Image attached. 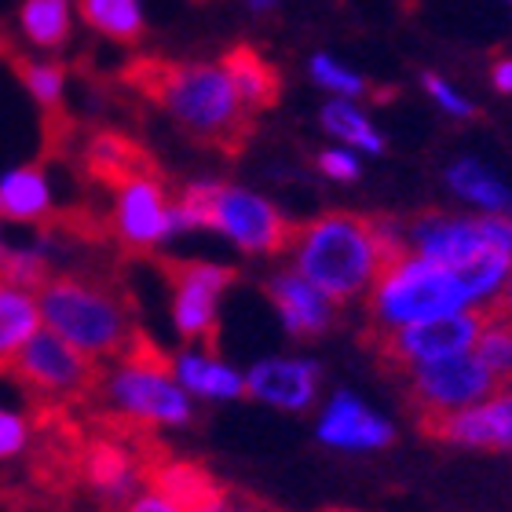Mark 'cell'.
Segmentation results:
<instances>
[{"label":"cell","mask_w":512,"mask_h":512,"mask_svg":"<svg viewBox=\"0 0 512 512\" xmlns=\"http://www.w3.org/2000/svg\"><path fill=\"white\" fill-rule=\"evenodd\" d=\"M77 8L92 30L118 44H139L147 33L139 0H77Z\"/></svg>","instance_id":"cell-25"},{"label":"cell","mask_w":512,"mask_h":512,"mask_svg":"<svg viewBox=\"0 0 512 512\" xmlns=\"http://www.w3.org/2000/svg\"><path fill=\"white\" fill-rule=\"evenodd\" d=\"M147 487L172 498V502L183 505L187 512H213L216 502H220V494H224V487L209 476V469H202L198 461H180V458L147 461Z\"/></svg>","instance_id":"cell-19"},{"label":"cell","mask_w":512,"mask_h":512,"mask_svg":"<svg viewBox=\"0 0 512 512\" xmlns=\"http://www.w3.org/2000/svg\"><path fill=\"white\" fill-rule=\"evenodd\" d=\"M165 282L172 289V322L183 341H216L220 297L238 278L235 267L205 264V260H165Z\"/></svg>","instance_id":"cell-9"},{"label":"cell","mask_w":512,"mask_h":512,"mask_svg":"<svg viewBox=\"0 0 512 512\" xmlns=\"http://www.w3.org/2000/svg\"><path fill=\"white\" fill-rule=\"evenodd\" d=\"M33 428L22 414H11V410H0V461L15 458L30 447Z\"/></svg>","instance_id":"cell-32"},{"label":"cell","mask_w":512,"mask_h":512,"mask_svg":"<svg viewBox=\"0 0 512 512\" xmlns=\"http://www.w3.org/2000/svg\"><path fill=\"white\" fill-rule=\"evenodd\" d=\"M41 326V308L37 297L26 289H15L0 282V374L8 370L11 355L30 341V333Z\"/></svg>","instance_id":"cell-23"},{"label":"cell","mask_w":512,"mask_h":512,"mask_svg":"<svg viewBox=\"0 0 512 512\" xmlns=\"http://www.w3.org/2000/svg\"><path fill=\"white\" fill-rule=\"evenodd\" d=\"M213 512H278V509L275 505L260 502V498H253V494H246V491H227L224 487V494H220V502H216Z\"/></svg>","instance_id":"cell-36"},{"label":"cell","mask_w":512,"mask_h":512,"mask_svg":"<svg viewBox=\"0 0 512 512\" xmlns=\"http://www.w3.org/2000/svg\"><path fill=\"white\" fill-rule=\"evenodd\" d=\"M322 125L330 128L337 139H344V147L366 150V154H381L384 150V139L377 136V128L348 103H330L322 110Z\"/></svg>","instance_id":"cell-29"},{"label":"cell","mask_w":512,"mask_h":512,"mask_svg":"<svg viewBox=\"0 0 512 512\" xmlns=\"http://www.w3.org/2000/svg\"><path fill=\"white\" fill-rule=\"evenodd\" d=\"M107 227L125 253L158 249L172 235V198L165 191V176H136L114 187Z\"/></svg>","instance_id":"cell-11"},{"label":"cell","mask_w":512,"mask_h":512,"mask_svg":"<svg viewBox=\"0 0 512 512\" xmlns=\"http://www.w3.org/2000/svg\"><path fill=\"white\" fill-rule=\"evenodd\" d=\"M121 85L165 110L191 143L224 158H238L256 132V114L242 107L224 66L139 55L121 66Z\"/></svg>","instance_id":"cell-1"},{"label":"cell","mask_w":512,"mask_h":512,"mask_svg":"<svg viewBox=\"0 0 512 512\" xmlns=\"http://www.w3.org/2000/svg\"><path fill=\"white\" fill-rule=\"evenodd\" d=\"M425 432L436 439H447L454 447L512 454V384L509 388H494L487 399L465 406V410L432 417V421H425Z\"/></svg>","instance_id":"cell-13"},{"label":"cell","mask_w":512,"mask_h":512,"mask_svg":"<svg viewBox=\"0 0 512 512\" xmlns=\"http://www.w3.org/2000/svg\"><path fill=\"white\" fill-rule=\"evenodd\" d=\"M0 260H4V249H0Z\"/></svg>","instance_id":"cell-41"},{"label":"cell","mask_w":512,"mask_h":512,"mask_svg":"<svg viewBox=\"0 0 512 512\" xmlns=\"http://www.w3.org/2000/svg\"><path fill=\"white\" fill-rule=\"evenodd\" d=\"M81 165L85 176L99 187H121V183L136 180V176H158L161 165L154 161L143 143L118 128H99L96 136H88L85 150H81Z\"/></svg>","instance_id":"cell-16"},{"label":"cell","mask_w":512,"mask_h":512,"mask_svg":"<svg viewBox=\"0 0 512 512\" xmlns=\"http://www.w3.org/2000/svg\"><path fill=\"white\" fill-rule=\"evenodd\" d=\"M118 512H187V509L176 505L172 498H165V494H158L154 487H147V491H139L128 505H121Z\"/></svg>","instance_id":"cell-35"},{"label":"cell","mask_w":512,"mask_h":512,"mask_svg":"<svg viewBox=\"0 0 512 512\" xmlns=\"http://www.w3.org/2000/svg\"><path fill=\"white\" fill-rule=\"evenodd\" d=\"M264 293L275 304L278 319L286 326L289 337L308 341V337H322L337 319V300H330L315 282L300 275V271H278L267 278Z\"/></svg>","instance_id":"cell-14"},{"label":"cell","mask_w":512,"mask_h":512,"mask_svg":"<svg viewBox=\"0 0 512 512\" xmlns=\"http://www.w3.org/2000/svg\"><path fill=\"white\" fill-rule=\"evenodd\" d=\"M403 235L406 246L414 249V253L428 256V260H436V264L450 267V271L461 267L465 260H472L476 253H483V249H494L487 242V235H483L480 220H458V216L447 213L417 216Z\"/></svg>","instance_id":"cell-17"},{"label":"cell","mask_w":512,"mask_h":512,"mask_svg":"<svg viewBox=\"0 0 512 512\" xmlns=\"http://www.w3.org/2000/svg\"><path fill=\"white\" fill-rule=\"evenodd\" d=\"M103 399L121 425L132 428H180L191 425L194 403L172 374V363L154 344L136 333L118 355V366L99 377Z\"/></svg>","instance_id":"cell-5"},{"label":"cell","mask_w":512,"mask_h":512,"mask_svg":"<svg viewBox=\"0 0 512 512\" xmlns=\"http://www.w3.org/2000/svg\"><path fill=\"white\" fill-rule=\"evenodd\" d=\"M319 169L326 172L330 180H341V183L359 180V161H355V154H348V150H326L319 158Z\"/></svg>","instance_id":"cell-34"},{"label":"cell","mask_w":512,"mask_h":512,"mask_svg":"<svg viewBox=\"0 0 512 512\" xmlns=\"http://www.w3.org/2000/svg\"><path fill=\"white\" fill-rule=\"evenodd\" d=\"M11 52H15V44H11L8 30H4V26H0V59H8Z\"/></svg>","instance_id":"cell-38"},{"label":"cell","mask_w":512,"mask_h":512,"mask_svg":"<svg viewBox=\"0 0 512 512\" xmlns=\"http://www.w3.org/2000/svg\"><path fill=\"white\" fill-rule=\"evenodd\" d=\"M41 326L92 359H118L136 337L128 293L99 275H52L37 289Z\"/></svg>","instance_id":"cell-3"},{"label":"cell","mask_w":512,"mask_h":512,"mask_svg":"<svg viewBox=\"0 0 512 512\" xmlns=\"http://www.w3.org/2000/svg\"><path fill=\"white\" fill-rule=\"evenodd\" d=\"M480 326L483 308H461L436 315V319L410 322V326H399V330L374 333V348L384 363L406 374L414 366L436 363V359H447V355L458 352H472L476 337H480Z\"/></svg>","instance_id":"cell-8"},{"label":"cell","mask_w":512,"mask_h":512,"mask_svg":"<svg viewBox=\"0 0 512 512\" xmlns=\"http://www.w3.org/2000/svg\"><path fill=\"white\" fill-rule=\"evenodd\" d=\"M209 227L235 242L242 253L275 256L286 253L293 224L275 205L231 183H191L172 202V231Z\"/></svg>","instance_id":"cell-4"},{"label":"cell","mask_w":512,"mask_h":512,"mask_svg":"<svg viewBox=\"0 0 512 512\" xmlns=\"http://www.w3.org/2000/svg\"><path fill=\"white\" fill-rule=\"evenodd\" d=\"M472 308L458 275L428 256L406 249L381 267L370 286V326L374 333L399 330L410 322L436 319L447 311Z\"/></svg>","instance_id":"cell-6"},{"label":"cell","mask_w":512,"mask_h":512,"mask_svg":"<svg viewBox=\"0 0 512 512\" xmlns=\"http://www.w3.org/2000/svg\"><path fill=\"white\" fill-rule=\"evenodd\" d=\"M246 395L275 410H308L319 395V366L311 359H260L246 370Z\"/></svg>","instance_id":"cell-18"},{"label":"cell","mask_w":512,"mask_h":512,"mask_svg":"<svg viewBox=\"0 0 512 512\" xmlns=\"http://www.w3.org/2000/svg\"><path fill=\"white\" fill-rule=\"evenodd\" d=\"M319 439L333 450H384L395 439V425L352 392H337L319 417Z\"/></svg>","instance_id":"cell-15"},{"label":"cell","mask_w":512,"mask_h":512,"mask_svg":"<svg viewBox=\"0 0 512 512\" xmlns=\"http://www.w3.org/2000/svg\"><path fill=\"white\" fill-rule=\"evenodd\" d=\"M4 374L15 377L30 392L33 403L66 406L96 392L103 370H99V359H92L70 341H63L48 326H37L30 333V341L11 355Z\"/></svg>","instance_id":"cell-7"},{"label":"cell","mask_w":512,"mask_h":512,"mask_svg":"<svg viewBox=\"0 0 512 512\" xmlns=\"http://www.w3.org/2000/svg\"><path fill=\"white\" fill-rule=\"evenodd\" d=\"M494 88L505 92V96L512 92V59H505V63L494 66Z\"/></svg>","instance_id":"cell-37"},{"label":"cell","mask_w":512,"mask_h":512,"mask_svg":"<svg viewBox=\"0 0 512 512\" xmlns=\"http://www.w3.org/2000/svg\"><path fill=\"white\" fill-rule=\"evenodd\" d=\"M172 374L191 399L235 403L246 395V374L224 363V359H216L213 352H180L172 359Z\"/></svg>","instance_id":"cell-21"},{"label":"cell","mask_w":512,"mask_h":512,"mask_svg":"<svg viewBox=\"0 0 512 512\" xmlns=\"http://www.w3.org/2000/svg\"><path fill=\"white\" fill-rule=\"evenodd\" d=\"M406 249L410 246L399 224L384 216L337 209L293 227L286 253L293 256V271L315 282L330 300L344 304L370 293L381 267Z\"/></svg>","instance_id":"cell-2"},{"label":"cell","mask_w":512,"mask_h":512,"mask_svg":"<svg viewBox=\"0 0 512 512\" xmlns=\"http://www.w3.org/2000/svg\"><path fill=\"white\" fill-rule=\"evenodd\" d=\"M22 33L37 48H63L70 37V4L66 0H26L22 4Z\"/></svg>","instance_id":"cell-27"},{"label":"cell","mask_w":512,"mask_h":512,"mask_svg":"<svg viewBox=\"0 0 512 512\" xmlns=\"http://www.w3.org/2000/svg\"><path fill=\"white\" fill-rule=\"evenodd\" d=\"M472 352L487 363V370L494 374L498 388H509L512 384V311H505L498 300L483 308V326H480V337H476V348H472Z\"/></svg>","instance_id":"cell-24"},{"label":"cell","mask_w":512,"mask_h":512,"mask_svg":"<svg viewBox=\"0 0 512 512\" xmlns=\"http://www.w3.org/2000/svg\"><path fill=\"white\" fill-rule=\"evenodd\" d=\"M4 63H11L15 77H19L22 85L30 88V96L41 103V110L63 107V85H66L63 63H33V59H26L19 48H15V52L4 59Z\"/></svg>","instance_id":"cell-28"},{"label":"cell","mask_w":512,"mask_h":512,"mask_svg":"<svg viewBox=\"0 0 512 512\" xmlns=\"http://www.w3.org/2000/svg\"><path fill=\"white\" fill-rule=\"evenodd\" d=\"M224 74L231 81V88L238 92L242 107L249 114H260V110L278 107V96H282V74L278 66L267 59L264 52H256L253 44H235L224 52Z\"/></svg>","instance_id":"cell-20"},{"label":"cell","mask_w":512,"mask_h":512,"mask_svg":"<svg viewBox=\"0 0 512 512\" xmlns=\"http://www.w3.org/2000/svg\"><path fill=\"white\" fill-rule=\"evenodd\" d=\"M77 472L88 491L118 512L147 487V454L121 436H96L77 450Z\"/></svg>","instance_id":"cell-12"},{"label":"cell","mask_w":512,"mask_h":512,"mask_svg":"<svg viewBox=\"0 0 512 512\" xmlns=\"http://www.w3.org/2000/svg\"><path fill=\"white\" fill-rule=\"evenodd\" d=\"M425 88L432 92V96H436L439 107L447 110V114H454V118H480V110L472 107V103H465V99H461L458 92H454V88L443 81V77L425 74Z\"/></svg>","instance_id":"cell-33"},{"label":"cell","mask_w":512,"mask_h":512,"mask_svg":"<svg viewBox=\"0 0 512 512\" xmlns=\"http://www.w3.org/2000/svg\"><path fill=\"white\" fill-rule=\"evenodd\" d=\"M48 278H52V264L37 249H15V253H4V260H0V282H8L15 289L37 293Z\"/></svg>","instance_id":"cell-30"},{"label":"cell","mask_w":512,"mask_h":512,"mask_svg":"<svg viewBox=\"0 0 512 512\" xmlns=\"http://www.w3.org/2000/svg\"><path fill=\"white\" fill-rule=\"evenodd\" d=\"M0 216L19 224H44L52 216V194L41 165H22L0 180Z\"/></svg>","instance_id":"cell-22"},{"label":"cell","mask_w":512,"mask_h":512,"mask_svg":"<svg viewBox=\"0 0 512 512\" xmlns=\"http://www.w3.org/2000/svg\"><path fill=\"white\" fill-rule=\"evenodd\" d=\"M450 183L465 202L480 205L483 213H512V191L502 180H494L480 161H461L450 169Z\"/></svg>","instance_id":"cell-26"},{"label":"cell","mask_w":512,"mask_h":512,"mask_svg":"<svg viewBox=\"0 0 512 512\" xmlns=\"http://www.w3.org/2000/svg\"><path fill=\"white\" fill-rule=\"evenodd\" d=\"M498 304H502L505 311H512V271H509V282H505L502 297H498Z\"/></svg>","instance_id":"cell-39"},{"label":"cell","mask_w":512,"mask_h":512,"mask_svg":"<svg viewBox=\"0 0 512 512\" xmlns=\"http://www.w3.org/2000/svg\"><path fill=\"white\" fill-rule=\"evenodd\" d=\"M406 374H410V403L421 414V425L432 417L454 414V410L480 403L498 388L494 374L476 352L447 355L436 363L414 366Z\"/></svg>","instance_id":"cell-10"},{"label":"cell","mask_w":512,"mask_h":512,"mask_svg":"<svg viewBox=\"0 0 512 512\" xmlns=\"http://www.w3.org/2000/svg\"><path fill=\"white\" fill-rule=\"evenodd\" d=\"M311 77H315L326 92H333V96H370V92H374L370 81H363V77L352 74V70H344L341 63H333L330 55H315V59H311Z\"/></svg>","instance_id":"cell-31"},{"label":"cell","mask_w":512,"mask_h":512,"mask_svg":"<svg viewBox=\"0 0 512 512\" xmlns=\"http://www.w3.org/2000/svg\"><path fill=\"white\" fill-rule=\"evenodd\" d=\"M253 4H256V8H260V11H264V8H271V0H253Z\"/></svg>","instance_id":"cell-40"}]
</instances>
